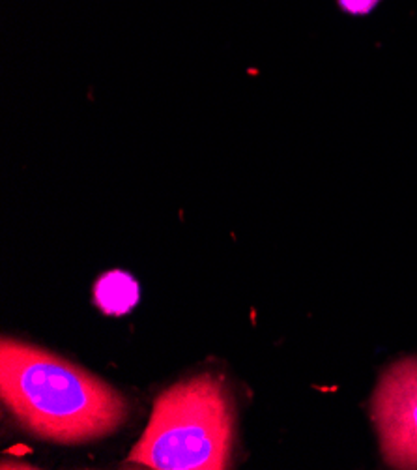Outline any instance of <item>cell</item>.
I'll return each mask as SVG.
<instances>
[{
    "mask_svg": "<svg viewBox=\"0 0 417 470\" xmlns=\"http://www.w3.org/2000/svg\"><path fill=\"white\" fill-rule=\"evenodd\" d=\"M0 395L26 431L58 444L107 437L128 418L122 393L96 375L8 337L0 343Z\"/></svg>",
    "mask_w": 417,
    "mask_h": 470,
    "instance_id": "6da1fadb",
    "label": "cell"
},
{
    "mask_svg": "<svg viewBox=\"0 0 417 470\" xmlns=\"http://www.w3.org/2000/svg\"><path fill=\"white\" fill-rule=\"evenodd\" d=\"M234 405L223 380L199 375L157 395L129 461L157 470H225L234 448Z\"/></svg>",
    "mask_w": 417,
    "mask_h": 470,
    "instance_id": "7a4b0ae2",
    "label": "cell"
},
{
    "mask_svg": "<svg viewBox=\"0 0 417 470\" xmlns=\"http://www.w3.org/2000/svg\"><path fill=\"white\" fill-rule=\"evenodd\" d=\"M372 420L385 463L417 469V358L398 361L382 375L372 397Z\"/></svg>",
    "mask_w": 417,
    "mask_h": 470,
    "instance_id": "3957f363",
    "label": "cell"
},
{
    "mask_svg": "<svg viewBox=\"0 0 417 470\" xmlns=\"http://www.w3.org/2000/svg\"><path fill=\"white\" fill-rule=\"evenodd\" d=\"M94 297L101 311L109 315H124L139 300V287L129 274L115 270L97 279Z\"/></svg>",
    "mask_w": 417,
    "mask_h": 470,
    "instance_id": "277c9868",
    "label": "cell"
},
{
    "mask_svg": "<svg viewBox=\"0 0 417 470\" xmlns=\"http://www.w3.org/2000/svg\"><path fill=\"white\" fill-rule=\"evenodd\" d=\"M337 8L350 17H367L380 6L382 0H335Z\"/></svg>",
    "mask_w": 417,
    "mask_h": 470,
    "instance_id": "5b68a950",
    "label": "cell"
}]
</instances>
